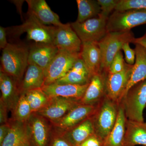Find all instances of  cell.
Instances as JSON below:
<instances>
[{
  "label": "cell",
  "instance_id": "22",
  "mask_svg": "<svg viewBox=\"0 0 146 146\" xmlns=\"http://www.w3.org/2000/svg\"><path fill=\"white\" fill-rule=\"evenodd\" d=\"M92 77L86 65L80 57L64 76L54 83L59 84L85 85L89 83Z\"/></svg>",
  "mask_w": 146,
  "mask_h": 146
},
{
  "label": "cell",
  "instance_id": "30",
  "mask_svg": "<svg viewBox=\"0 0 146 146\" xmlns=\"http://www.w3.org/2000/svg\"><path fill=\"white\" fill-rule=\"evenodd\" d=\"M146 9V0H119L115 11H124Z\"/></svg>",
  "mask_w": 146,
  "mask_h": 146
},
{
  "label": "cell",
  "instance_id": "13",
  "mask_svg": "<svg viewBox=\"0 0 146 146\" xmlns=\"http://www.w3.org/2000/svg\"><path fill=\"white\" fill-rule=\"evenodd\" d=\"M0 102L9 111H13L21 96L20 83L15 78L3 71H0Z\"/></svg>",
  "mask_w": 146,
  "mask_h": 146
},
{
  "label": "cell",
  "instance_id": "34",
  "mask_svg": "<svg viewBox=\"0 0 146 146\" xmlns=\"http://www.w3.org/2000/svg\"><path fill=\"white\" fill-rule=\"evenodd\" d=\"M103 142L94 134L87 138L80 146H103Z\"/></svg>",
  "mask_w": 146,
  "mask_h": 146
},
{
  "label": "cell",
  "instance_id": "6",
  "mask_svg": "<svg viewBox=\"0 0 146 146\" xmlns=\"http://www.w3.org/2000/svg\"><path fill=\"white\" fill-rule=\"evenodd\" d=\"M146 24V9L124 11H114L108 19L107 33L123 32Z\"/></svg>",
  "mask_w": 146,
  "mask_h": 146
},
{
  "label": "cell",
  "instance_id": "19",
  "mask_svg": "<svg viewBox=\"0 0 146 146\" xmlns=\"http://www.w3.org/2000/svg\"><path fill=\"white\" fill-rule=\"evenodd\" d=\"M26 122H21L13 119L9 121V131L0 146H31Z\"/></svg>",
  "mask_w": 146,
  "mask_h": 146
},
{
  "label": "cell",
  "instance_id": "2",
  "mask_svg": "<svg viewBox=\"0 0 146 146\" xmlns=\"http://www.w3.org/2000/svg\"><path fill=\"white\" fill-rule=\"evenodd\" d=\"M119 104L106 96L97 105L92 116L95 134L104 143L114 127L117 118Z\"/></svg>",
  "mask_w": 146,
  "mask_h": 146
},
{
  "label": "cell",
  "instance_id": "5",
  "mask_svg": "<svg viewBox=\"0 0 146 146\" xmlns=\"http://www.w3.org/2000/svg\"><path fill=\"white\" fill-rule=\"evenodd\" d=\"M121 101L123 105L127 119L143 122V111L146 107V80L132 86Z\"/></svg>",
  "mask_w": 146,
  "mask_h": 146
},
{
  "label": "cell",
  "instance_id": "36",
  "mask_svg": "<svg viewBox=\"0 0 146 146\" xmlns=\"http://www.w3.org/2000/svg\"><path fill=\"white\" fill-rule=\"evenodd\" d=\"M9 110L5 106L0 102V123L1 125L9 122L7 112Z\"/></svg>",
  "mask_w": 146,
  "mask_h": 146
},
{
  "label": "cell",
  "instance_id": "1",
  "mask_svg": "<svg viewBox=\"0 0 146 146\" xmlns=\"http://www.w3.org/2000/svg\"><path fill=\"white\" fill-rule=\"evenodd\" d=\"M29 47L21 44L8 43L2 50L1 70L21 84L28 65Z\"/></svg>",
  "mask_w": 146,
  "mask_h": 146
},
{
  "label": "cell",
  "instance_id": "33",
  "mask_svg": "<svg viewBox=\"0 0 146 146\" xmlns=\"http://www.w3.org/2000/svg\"><path fill=\"white\" fill-rule=\"evenodd\" d=\"M122 50L124 52L126 63L130 65H134L136 60V52L135 50L130 48L129 43H125L123 45Z\"/></svg>",
  "mask_w": 146,
  "mask_h": 146
},
{
  "label": "cell",
  "instance_id": "3",
  "mask_svg": "<svg viewBox=\"0 0 146 146\" xmlns=\"http://www.w3.org/2000/svg\"><path fill=\"white\" fill-rule=\"evenodd\" d=\"M56 27L44 25L34 16L27 13V18L23 24L7 28V33L18 36L26 33L29 40L35 43L54 44Z\"/></svg>",
  "mask_w": 146,
  "mask_h": 146
},
{
  "label": "cell",
  "instance_id": "40",
  "mask_svg": "<svg viewBox=\"0 0 146 146\" xmlns=\"http://www.w3.org/2000/svg\"><path fill=\"white\" fill-rule=\"evenodd\" d=\"M145 34H146V33H145Z\"/></svg>",
  "mask_w": 146,
  "mask_h": 146
},
{
  "label": "cell",
  "instance_id": "17",
  "mask_svg": "<svg viewBox=\"0 0 146 146\" xmlns=\"http://www.w3.org/2000/svg\"><path fill=\"white\" fill-rule=\"evenodd\" d=\"M26 1L28 6L27 13L34 16L42 23L55 27L64 25L60 22L58 15L51 9L45 0H27Z\"/></svg>",
  "mask_w": 146,
  "mask_h": 146
},
{
  "label": "cell",
  "instance_id": "24",
  "mask_svg": "<svg viewBox=\"0 0 146 146\" xmlns=\"http://www.w3.org/2000/svg\"><path fill=\"white\" fill-rule=\"evenodd\" d=\"M134 44L135 45L134 50L136 52V60L133 65L131 76L124 96L133 85L146 80V48L140 44Z\"/></svg>",
  "mask_w": 146,
  "mask_h": 146
},
{
  "label": "cell",
  "instance_id": "31",
  "mask_svg": "<svg viewBox=\"0 0 146 146\" xmlns=\"http://www.w3.org/2000/svg\"><path fill=\"white\" fill-rule=\"evenodd\" d=\"M122 52L120 50L117 53L110 64L108 72L115 74L120 72L124 69L126 64Z\"/></svg>",
  "mask_w": 146,
  "mask_h": 146
},
{
  "label": "cell",
  "instance_id": "39",
  "mask_svg": "<svg viewBox=\"0 0 146 146\" xmlns=\"http://www.w3.org/2000/svg\"><path fill=\"white\" fill-rule=\"evenodd\" d=\"M133 44H140L146 48V34L145 35L141 37L135 38L133 42Z\"/></svg>",
  "mask_w": 146,
  "mask_h": 146
},
{
  "label": "cell",
  "instance_id": "14",
  "mask_svg": "<svg viewBox=\"0 0 146 146\" xmlns=\"http://www.w3.org/2000/svg\"><path fill=\"white\" fill-rule=\"evenodd\" d=\"M58 52L53 44L35 43L29 47L28 64H34L45 71Z\"/></svg>",
  "mask_w": 146,
  "mask_h": 146
},
{
  "label": "cell",
  "instance_id": "35",
  "mask_svg": "<svg viewBox=\"0 0 146 146\" xmlns=\"http://www.w3.org/2000/svg\"><path fill=\"white\" fill-rule=\"evenodd\" d=\"M7 28L0 27V48L3 50L8 45L7 39Z\"/></svg>",
  "mask_w": 146,
  "mask_h": 146
},
{
  "label": "cell",
  "instance_id": "9",
  "mask_svg": "<svg viewBox=\"0 0 146 146\" xmlns=\"http://www.w3.org/2000/svg\"><path fill=\"white\" fill-rule=\"evenodd\" d=\"M133 65L126 63L121 72L115 74L107 73L106 96L113 101L119 104L122 99L130 80Z\"/></svg>",
  "mask_w": 146,
  "mask_h": 146
},
{
  "label": "cell",
  "instance_id": "16",
  "mask_svg": "<svg viewBox=\"0 0 146 146\" xmlns=\"http://www.w3.org/2000/svg\"><path fill=\"white\" fill-rule=\"evenodd\" d=\"M26 123L31 143L35 146H46L50 128L46 119L33 113Z\"/></svg>",
  "mask_w": 146,
  "mask_h": 146
},
{
  "label": "cell",
  "instance_id": "15",
  "mask_svg": "<svg viewBox=\"0 0 146 146\" xmlns=\"http://www.w3.org/2000/svg\"><path fill=\"white\" fill-rule=\"evenodd\" d=\"M108 72L101 71L92 76L85 94L80 100V103L96 106L106 96V78Z\"/></svg>",
  "mask_w": 146,
  "mask_h": 146
},
{
  "label": "cell",
  "instance_id": "20",
  "mask_svg": "<svg viewBox=\"0 0 146 146\" xmlns=\"http://www.w3.org/2000/svg\"><path fill=\"white\" fill-rule=\"evenodd\" d=\"M80 54L92 76L101 72L102 54L98 42L82 43Z\"/></svg>",
  "mask_w": 146,
  "mask_h": 146
},
{
  "label": "cell",
  "instance_id": "23",
  "mask_svg": "<svg viewBox=\"0 0 146 146\" xmlns=\"http://www.w3.org/2000/svg\"><path fill=\"white\" fill-rule=\"evenodd\" d=\"M45 71L34 64H29L20 85L21 93L42 89L44 85Z\"/></svg>",
  "mask_w": 146,
  "mask_h": 146
},
{
  "label": "cell",
  "instance_id": "8",
  "mask_svg": "<svg viewBox=\"0 0 146 146\" xmlns=\"http://www.w3.org/2000/svg\"><path fill=\"white\" fill-rule=\"evenodd\" d=\"M80 57V53H72L59 50L45 70V81L44 85L54 83L64 76Z\"/></svg>",
  "mask_w": 146,
  "mask_h": 146
},
{
  "label": "cell",
  "instance_id": "4",
  "mask_svg": "<svg viewBox=\"0 0 146 146\" xmlns=\"http://www.w3.org/2000/svg\"><path fill=\"white\" fill-rule=\"evenodd\" d=\"M135 38L131 31L107 33L98 42L102 54L101 71L108 72L113 58L122 50L123 45L127 43H133Z\"/></svg>",
  "mask_w": 146,
  "mask_h": 146
},
{
  "label": "cell",
  "instance_id": "21",
  "mask_svg": "<svg viewBox=\"0 0 146 146\" xmlns=\"http://www.w3.org/2000/svg\"><path fill=\"white\" fill-rule=\"evenodd\" d=\"M95 134L92 117L74 127L64 131L62 137L73 146H80L90 136Z\"/></svg>",
  "mask_w": 146,
  "mask_h": 146
},
{
  "label": "cell",
  "instance_id": "11",
  "mask_svg": "<svg viewBox=\"0 0 146 146\" xmlns=\"http://www.w3.org/2000/svg\"><path fill=\"white\" fill-rule=\"evenodd\" d=\"M97 105L79 104L63 117L52 123L58 129L64 131L68 130L92 117L96 109Z\"/></svg>",
  "mask_w": 146,
  "mask_h": 146
},
{
  "label": "cell",
  "instance_id": "29",
  "mask_svg": "<svg viewBox=\"0 0 146 146\" xmlns=\"http://www.w3.org/2000/svg\"><path fill=\"white\" fill-rule=\"evenodd\" d=\"M12 113L13 119L22 123L26 122L32 114L31 108L24 93H21Z\"/></svg>",
  "mask_w": 146,
  "mask_h": 146
},
{
  "label": "cell",
  "instance_id": "26",
  "mask_svg": "<svg viewBox=\"0 0 146 146\" xmlns=\"http://www.w3.org/2000/svg\"><path fill=\"white\" fill-rule=\"evenodd\" d=\"M146 146V122L131 121L127 119L124 146Z\"/></svg>",
  "mask_w": 146,
  "mask_h": 146
},
{
  "label": "cell",
  "instance_id": "28",
  "mask_svg": "<svg viewBox=\"0 0 146 146\" xmlns=\"http://www.w3.org/2000/svg\"><path fill=\"white\" fill-rule=\"evenodd\" d=\"M33 113H36L44 108L49 101L50 98L42 89H34L24 92Z\"/></svg>",
  "mask_w": 146,
  "mask_h": 146
},
{
  "label": "cell",
  "instance_id": "27",
  "mask_svg": "<svg viewBox=\"0 0 146 146\" xmlns=\"http://www.w3.org/2000/svg\"><path fill=\"white\" fill-rule=\"evenodd\" d=\"M78 14L77 22L82 23L86 20L98 17L101 12L97 1L77 0Z\"/></svg>",
  "mask_w": 146,
  "mask_h": 146
},
{
  "label": "cell",
  "instance_id": "38",
  "mask_svg": "<svg viewBox=\"0 0 146 146\" xmlns=\"http://www.w3.org/2000/svg\"><path fill=\"white\" fill-rule=\"evenodd\" d=\"M52 146H73L68 141L62 136L54 138L52 142Z\"/></svg>",
  "mask_w": 146,
  "mask_h": 146
},
{
  "label": "cell",
  "instance_id": "12",
  "mask_svg": "<svg viewBox=\"0 0 146 146\" xmlns=\"http://www.w3.org/2000/svg\"><path fill=\"white\" fill-rule=\"evenodd\" d=\"M80 103V101L73 99L52 97L50 98L47 105L36 113L52 122L63 117Z\"/></svg>",
  "mask_w": 146,
  "mask_h": 146
},
{
  "label": "cell",
  "instance_id": "25",
  "mask_svg": "<svg viewBox=\"0 0 146 146\" xmlns=\"http://www.w3.org/2000/svg\"><path fill=\"white\" fill-rule=\"evenodd\" d=\"M126 121L124 108L121 101L115 125L104 143L103 146H124Z\"/></svg>",
  "mask_w": 146,
  "mask_h": 146
},
{
  "label": "cell",
  "instance_id": "37",
  "mask_svg": "<svg viewBox=\"0 0 146 146\" xmlns=\"http://www.w3.org/2000/svg\"><path fill=\"white\" fill-rule=\"evenodd\" d=\"M10 128L9 122L7 123L1 125L0 126V145L2 143L5 138L7 136Z\"/></svg>",
  "mask_w": 146,
  "mask_h": 146
},
{
  "label": "cell",
  "instance_id": "10",
  "mask_svg": "<svg viewBox=\"0 0 146 146\" xmlns=\"http://www.w3.org/2000/svg\"><path fill=\"white\" fill-rule=\"evenodd\" d=\"M54 44L59 50L79 53L81 51L82 42L70 23H67L56 27Z\"/></svg>",
  "mask_w": 146,
  "mask_h": 146
},
{
  "label": "cell",
  "instance_id": "32",
  "mask_svg": "<svg viewBox=\"0 0 146 146\" xmlns=\"http://www.w3.org/2000/svg\"><path fill=\"white\" fill-rule=\"evenodd\" d=\"M97 1L100 7L101 14L108 18L112 11L115 10L119 0H98Z\"/></svg>",
  "mask_w": 146,
  "mask_h": 146
},
{
  "label": "cell",
  "instance_id": "18",
  "mask_svg": "<svg viewBox=\"0 0 146 146\" xmlns=\"http://www.w3.org/2000/svg\"><path fill=\"white\" fill-rule=\"evenodd\" d=\"M89 84L85 85L59 84L53 83L44 85L42 90L50 98L60 97L80 101L85 94Z\"/></svg>",
  "mask_w": 146,
  "mask_h": 146
},
{
  "label": "cell",
  "instance_id": "7",
  "mask_svg": "<svg viewBox=\"0 0 146 146\" xmlns=\"http://www.w3.org/2000/svg\"><path fill=\"white\" fill-rule=\"evenodd\" d=\"M108 18L100 13L98 17L82 23L75 21L70 24L82 43L98 42L107 34L106 25Z\"/></svg>",
  "mask_w": 146,
  "mask_h": 146
}]
</instances>
